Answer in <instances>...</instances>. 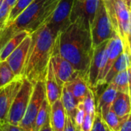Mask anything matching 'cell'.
<instances>
[{
  "instance_id": "29",
  "label": "cell",
  "mask_w": 131,
  "mask_h": 131,
  "mask_svg": "<svg viewBox=\"0 0 131 131\" xmlns=\"http://www.w3.org/2000/svg\"><path fill=\"white\" fill-rule=\"evenodd\" d=\"M91 131H110L109 128L107 127V126L103 119L101 113L98 111H96Z\"/></svg>"
},
{
  "instance_id": "8",
  "label": "cell",
  "mask_w": 131,
  "mask_h": 131,
  "mask_svg": "<svg viewBox=\"0 0 131 131\" xmlns=\"http://www.w3.org/2000/svg\"><path fill=\"white\" fill-rule=\"evenodd\" d=\"M50 62L56 81L61 87L79 75V73L73 68L72 64L61 56L56 39L50 57Z\"/></svg>"
},
{
  "instance_id": "41",
  "label": "cell",
  "mask_w": 131,
  "mask_h": 131,
  "mask_svg": "<svg viewBox=\"0 0 131 131\" xmlns=\"http://www.w3.org/2000/svg\"><path fill=\"white\" fill-rule=\"evenodd\" d=\"M129 21H130V26H131V7L129 9Z\"/></svg>"
},
{
  "instance_id": "5",
  "label": "cell",
  "mask_w": 131,
  "mask_h": 131,
  "mask_svg": "<svg viewBox=\"0 0 131 131\" xmlns=\"http://www.w3.org/2000/svg\"><path fill=\"white\" fill-rule=\"evenodd\" d=\"M90 34L93 49L116 36L103 0L100 1L95 16L91 23Z\"/></svg>"
},
{
  "instance_id": "1",
  "label": "cell",
  "mask_w": 131,
  "mask_h": 131,
  "mask_svg": "<svg viewBox=\"0 0 131 131\" xmlns=\"http://www.w3.org/2000/svg\"><path fill=\"white\" fill-rule=\"evenodd\" d=\"M61 56L69 61L79 75L87 82L88 72L93 53L90 26L77 18L56 36Z\"/></svg>"
},
{
  "instance_id": "39",
  "label": "cell",
  "mask_w": 131,
  "mask_h": 131,
  "mask_svg": "<svg viewBox=\"0 0 131 131\" xmlns=\"http://www.w3.org/2000/svg\"><path fill=\"white\" fill-rule=\"evenodd\" d=\"M123 1L125 3V4L130 9V5H131V0H123Z\"/></svg>"
},
{
  "instance_id": "32",
  "label": "cell",
  "mask_w": 131,
  "mask_h": 131,
  "mask_svg": "<svg viewBox=\"0 0 131 131\" xmlns=\"http://www.w3.org/2000/svg\"><path fill=\"white\" fill-rule=\"evenodd\" d=\"M94 117H95V115L86 113L84 120L78 131H91L93 124V121H94Z\"/></svg>"
},
{
  "instance_id": "13",
  "label": "cell",
  "mask_w": 131,
  "mask_h": 131,
  "mask_svg": "<svg viewBox=\"0 0 131 131\" xmlns=\"http://www.w3.org/2000/svg\"><path fill=\"white\" fill-rule=\"evenodd\" d=\"M31 40L32 38L31 35L29 34L6 59L9 63L10 68L13 71L14 74L18 78H23V70Z\"/></svg>"
},
{
  "instance_id": "18",
  "label": "cell",
  "mask_w": 131,
  "mask_h": 131,
  "mask_svg": "<svg viewBox=\"0 0 131 131\" xmlns=\"http://www.w3.org/2000/svg\"><path fill=\"white\" fill-rule=\"evenodd\" d=\"M64 86L71 92L78 103L83 102L90 89V86L86 80L80 75L76 77L71 81L65 83Z\"/></svg>"
},
{
  "instance_id": "22",
  "label": "cell",
  "mask_w": 131,
  "mask_h": 131,
  "mask_svg": "<svg viewBox=\"0 0 131 131\" xmlns=\"http://www.w3.org/2000/svg\"><path fill=\"white\" fill-rule=\"evenodd\" d=\"M29 33L26 31H22L16 35H15L13 38H11L6 45L0 49V61L6 60L8 56L11 54V52L23 42V40L28 36Z\"/></svg>"
},
{
  "instance_id": "16",
  "label": "cell",
  "mask_w": 131,
  "mask_h": 131,
  "mask_svg": "<svg viewBox=\"0 0 131 131\" xmlns=\"http://www.w3.org/2000/svg\"><path fill=\"white\" fill-rule=\"evenodd\" d=\"M49 120L52 131H64L67 113L60 99L50 105Z\"/></svg>"
},
{
  "instance_id": "14",
  "label": "cell",
  "mask_w": 131,
  "mask_h": 131,
  "mask_svg": "<svg viewBox=\"0 0 131 131\" xmlns=\"http://www.w3.org/2000/svg\"><path fill=\"white\" fill-rule=\"evenodd\" d=\"M124 51V46L123 41L120 39V38L118 36H115L113 38L109 39L107 47H106V52H107V59L105 65L104 70L102 73V77L100 79V82L99 83V86L103 85V80L105 77L106 76L107 73L109 72L110 69L114 63V62L116 60V59L119 56V55Z\"/></svg>"
},
{
  "instance_id": "30",
  "label": "cell",
  "mask_w": 131,
  "mask_h": 131,
  "mask_svg": "<svg viewBox=\"0 0 131 131\" xmlns=\"http://www.w3.org/2000/svg\"><path fill=\"white\" fill-rule=\"evenodd\" d=\"M11 8L8 6L6 0H0V29L6 23Z\"/></svg>"
},
{
  "instance_id": "6",
  "label": "cell",
  "mask_w": 131,
  "mask_h": 131,
  "mask_svg": "<svg viewBox=\"0 0 131 131\" xmlns=\"http://www.w3.org/2000/svg\"><path fill=\"white\" fill-rule=\"evenodd\" d=\"M45 98V81H39L33 86V90L29 104L26 110L25 114L19 124V126L24 131H33L36 117Z\"/></svg>"
},
{
  "instance_id": "7",
  "label": "cell",
  "mask_w": 131,
  "mask_h": 131,
  "mask_svg": "<svg viewBox=\"0 0 131 131\" xmlns=\"http://www.w3.org/2000/svg\"><path fill=\"white\" fill-rule=\"evenodd\" d=\"M33 86L34 84H32L30 81L26 78H23L21 87L15 96L10 107L7 119V122L9 123L19 126L29 104L32 93Z\"/></svg>"
},
{
  "instance_id": "11",
  "label": "cell",
  "mask_w": 131,
  "mask_h": 131,
  "mask_svg": "<svg viewBox=\"0 0 131 131\" xmlns=\"http://www.w3.org/2000/svg\"><path fill=\"white\" fill-rule=\"evenodd\" d=\"M23 78H18L0 88V124L7 122L10 107L19 90Z\"/></svg>"
},
{
  "instance_id": "35",
  "label": "cell",
  "mask_w": 131,
  "mask_h": 131,
  "mask_svg": "<svg viewBox=\"0 0 131 131\" xmlns=\"http://www.w3.org/2000/svg\"><path fill=\"white\" fill-rule=\"evenodd\" d=\"M64 131H77L73 119L67 115V121H66Z\"/></svg>"
},
{
  "instance_id": "3",
  "label": "cell",
  "mask_w": 131,
  "mask_h": 131,
  "mask_svg": "<svg viewBox=\"0 0 131 131\" xmlns=\"http://www.w3.org/2000/svg\"><path fill=\"white\" fill-rule=\"evenodd\" d=\"M60 0H34L16 18L0 29V49L17 33L32 34L49 20Z\"/></svg>"
},
{
  "instance_id": "33",
  "label": "cell",
  "mask_w": 131,
  "mask_h": 131,
  "mask_svg": "<svg viewBox=\"0 0 131 131\" xmlns=\"http://www.w3.org/2000/svg\"><path fill=\"white\" fill-rule=\"evenodd\" d=\"M0 131H24L19 126H16L8 122L0 124Z\"/></svg>"
},
{
  "instance_id": "21",
  "label": "cell",
  "mask_w": 131,
  "mask_h": 131,
  "mask_svg": "<svg viewBox=\"0 0 131 131\" xmlns=\"http://www.w3.org/2000/svg\"><path fill=\"white\" fill-rule=\"evenodd\" d=\"M60 100L66 110V113H67V115L70 116L73 121L79 103L77 100V99L73 96V95L71 93V92L68 90L67 88L64 85L62 89V94H61Z\"/></svg>"
},
{
  "instance_id": "24",
  "label": "cell",
  "mask_w": 131,
  "mask_h": 131,
  "mask_svg": "<svg viewBox=\"0 0 131 131\" xmlns=\"http://www.w3.org/2000/svg\"><path fill=\"white\" fill-rule=\"evenodd\" d=\"M118 92L129 93V73L128 69L117 73L110 82Z\"/></svg>"
},
{
  "instance_id": "2",
  "label": "cell",
  "mask_w": 131,
  "mask_h": 131,
  "mask_svg": "<svg viewBox=\"0 0 131 131\" xmlns=\"http://www.w3.org/2000/svg\"><path fill=\"white\" fill-rule=\"evenodd\" d=\"M31 35V42L23 70V78L32 84L45 81L56 36L45 24Z\"/></svg>"
},
{
  "instance_id": "42",
  "label": "cell",
  "mask_w": 131,
  "mask_h": 131,
  "mask_svg": "<svg viewBox=\"0 0 131 131\" xmlns=\"http://www.w3.org/2000/svg\"><path fill=\"white\" fill-rule=\"evenodd\" d=\"M129 36L131 37V29H130V32H129Z\"/></svg>"
},
{
  "instance_id": "34",
  "label": "cell",
  "mask_w": 131,
  "mask_h": 131,
  "mask_svg": "<svg viewBox=\"0 0 131 131\" xmlns=\"http://www.w3.org/2000/svg\"><path fill=\"white\" fill-rule=\"evenodd\" d=\"M119 131H131V113L122 121Z\"/></svg>"
},
{
  "instance_id": "15",
  "label": "cell",
  "mask_w": 131,
  "mask_h": 131,
  "mask_svg": "<svg viewBox=\"0 0 131 131\" xmlns=\"http://www.w3.org/2000/svg\"><path fill=\"white\" fill-rule=\"evenodd\" d=\"M46 85V97L49 105L52 104L57 100H59L62 94V89L58 82L56 81L51 62L49 60L46 77L45 79Z\"/></svg>"
},
{
  "instance_id": "38",
  "label": "cell",
  "mask_w": 131,
  "mask_h": 131,
  "mask_svg": "<svg viewBox=\"0 0 131 131\" xmlns=\"http://www.w3.org/2000/svg\"><path fill=\"white\" fill-rule=\"evenodd\" d=\"M16 1H17V0H6V3L8 4V6H9L10 8H12V7L15 5V3H16Z\"/></svg>"
},
{
  "instance_id": "40",
  "label": "cell",
  "mask_w": 131,
  "mask_h": 131,
  "mask_svg": "<svg viewBox=\"0 0 131 131\" xmlns=\"http://www.w3.org/2000/svg\"><path fill=\"white\" fill-rule=\"evenodd\" d=\"M129 100H130V106H131V88H129Z\"/></svg>"
},
{
  "instance_id": "20",
  "label": "cell",
  "mask_w": 131,
  "mask_h": 131,
  "mask_svg": "<svg viewBox=\"0 0 131 131\" xmlns=\"http://www.w3.org/2000/svg\"><path fill=\"white\" fill-rule=\"evenodd\" d=\"M117 90L116 87L111 83L107 84V87L100 96L97 104L96 105V111H98L101 115H104L110 110L116 97Z\"/></svg>"
},
{
  "instance_id": "37",
  "label": "cell",
  "mask_w": 131,
  "mask_h": 131,
  "mask_svg": "<svg viewBox=\"0 0 131 131\" xmlns=\"http://www.w3.org/2000/svg\"><path fill=\"white\" fill-rule=\"evenodd\" d=\"M39 131H52L51 124H50V120L49 119H48V121L41 127V129Z\"/></svg>"
},
{
  "instance_id": "12",
  "label": "cell",
  "mask_w": 131,
  "mask_h": 131,
  "mask_svg": "<svg viewBox=\"0 0 131 131\" xmlns=\"http://www.w3.org/2000/svg\"><path fill=\"white\" fill-rule=\"evenodd\" d=\"M100 0H74L70 15L71 23L82 19L90 28Z\"/></svg>"
},
{
  "instance_id": "10",
  "label": "cell",
  "mask_w": 131,
  "mask_h": 131,
  "mask_svg": "<svg viewBox=\"0 0 131 131\" xmlns=\"http://www.w3.org/2000/svg\"><path fill=\"white\" fill-rule=\"evenodd\" d=\"M108 42L109 40H106L93 49L87 77V83L91 89L96 88L100 82L107 59L106 47Z\"/></svg>"
},
{
  "instance_id": "4",
  "label": "cell",
  "mask_w": 131,
  "mask_h": 131,
  "mask_svg": "<svg viewBox=\"0 0 131 131\" xmlns=\"http://www.w3.org/2000/svg\"><path fill=\"white\" fill-rule=\"evenodd\" d=\"M113 32L126 43L130 32L129 8L123 0H103Z\"/></svg>"
},
{
  "instance_id": "17",
  "label": "cell",
  "mask_w": 131,
  "mask_h": 131,
  "mask_svg": "<svg viewBox=\"0 0 131 131\" xmlns=\"http://www.w3.org/2000/svg\"><path fill=\"white\" fill-rule=\"evenodd\" d=\"M130 66H131V60L129 56L126 52V50L124 49V51L119 55V56L116 59V60L114 62L111 68L110 69L109 72L107 73L106 76L103 80V85L110 83L117 73H119L123 70H127Z\"/></svg>"
},
{
  "instance_id": "36",
  "label": "cell",
  "mask_w": 131,
  "mask_h": 131,
  "mask_svg": "<svg viewBox=\"0 0 131 131\" xmlns=\"http://www.w3.org/2000/svg\"><path fill=\"white\" fill-rule=\"evenodd\" d=\"M124 49L126 50V52H128L129 58H130V60H131V37L130 36H128L127 42L124 45Z\"/></svg>"
},
{
  "instance_id": "43",
  "label": "cell",
  "mask_w": 131,
  "mask_h": 131,
  "mask_svg": "<svg viewBox=\"0 0 131 131\" xmlns=\"http://www.w3.org/2000/svg\"><path fill=\"white\" fill-rule=\"evenodd\" d=\"M130 7H131V5H130Z\"/></svg>"
},
{
  "instance_id": "28",
  "label": "cell",
  "mask_w": 131,
  "mask_h": 131,
  "mask_svg": "<svg viewBox=\"0 0 131 131\" xmlns=\"http://www.w3.org/2000/svg\"><path fill=\"white\" fill-rule=\"evenodd\" d=\"M84 110L86 114L95 115L96 113V103H95V98L93 90L90 87L84 100L82 102Z\"/></svg>"
},
{
  "instance_id": "25",
  "label": "cell",
  "mask_w": 131,
  "mask_h": 131,
  "mask_svg": "<svg viewBox=\"0 0 131 131\" xmlns=\"http://www.w3.org/2000/svg\"><path fill=\"white\" fill-rule=\"evenodd\" d=\"M18 77H16L6 60L0 61V88L13 82Z\"/></svg>"
},
{
  "instance_id": "19",
  "label": "cell",
  "mask_w": 131,
  "mask_h": 131,
  "mask_svg": "<svg viewBox=\"0 0 131 131\" xmlns=\"http://www.w3.org/2000/svg\"><path fill=\"white\" fill-rule=\"evenodd\" d=\"M111 108L119 118L125 119L131 113L129 93L117 91Z\"/></svg>"
},
{
  "instance_id": "26",
  "label": "cell",
  "mask_w": 131,
  "mask_h": 131,
  "mask_svg": "<svg viewBox=\"0 0 131 131\" xmlns=\"http://www.w3.org/2000/svg\"><path fill=\"white\" fill-rule=\"evenodd\" d=\"M101 116L110 131H119L120 124L124 119L119 118L112 108H110V110L106 112L104 115Z\"/></svg>"
},
{
  "instance_id": "27",
  "label": "cell",
  "mask_w": 131,
  "mask_h": 131,
  "mask_svg": "<svg viewBox=\"0 0 131 131\" xmlns=\"http://www.w3.org/2000/svg\"><path fill=\"white\" fill-rule=\"evenodd\" d=\"M34 0H17L15 5L11 8L8 19L6 23H10L15 18H16L25 9H26ZM5 23V24H6Z\"/></svg>"
},
{
  "instance_id": "9",
  "label": "cell",
  "mask_w": 131,
  "mask_h": 131,
  "mask_svg": "<svg viewBox=\"0 0 131 131\" xmlns=\"http://www.w3.org/2000/svg\"><path fill=\"white\" fill-rule=\"evenodd\" d=\"M74 0H60L46 25L56 36L71 23L70 15Z\"/></svg>"
},
{
  "instance_id": "31",
  "label": "cell",
  "mask_w": 131,
  "mask_h": 131,
  "mask_svg": "<svg viewBox=\"0 0 131 131\" xmlns=\"http://www.w3.org/2000/svg\"><path fill=\"white\" fill-rule=\"evenodd\" d=\"M85 116H86V112L84 110L82 102H80L78 103L77 113H76V115H75L74 119H73V123L75 124V126H76L77 131L80 129V126H81V125L84 120Z\"/></svg>"
},
{
  "instance_id": "23",
  "label": "cell",
  "mask_w": 131,
  "mask_h": 131,
  "mask_svg": "<svg viewBox=\"0 0 131 131\" xmlns=\"http://www.w3.org/2000/svg\"><path fill=\"white\" fill-rule=\"evenodd\" d=\"M49 112H50V105L49 104L46 97L42 101V105L36 117L34 126H33V131H39L41 129V127L48 121V119H49Z\"/></svg>"
}]
</instances>
